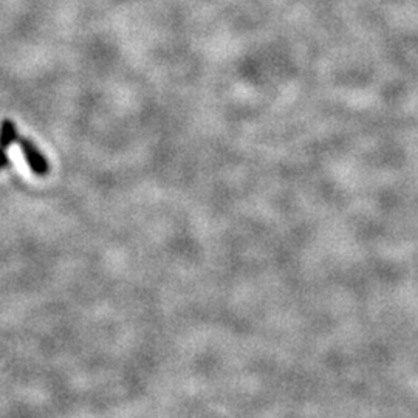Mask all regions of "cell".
I'll use <instances>...</instances> for the list:
<instances>
[{
    "label": "cell",
    "mask_w": 418,
    "mask_h": 418,
    "mask_svg": "<svg viewBox=\"0 0 418 418\" xmlns=\"http://www.w3.org/2000/svg\"><path fill=\"white\" fill-rule=\"evenodd\" d=\"M17 141H19L20 149H22L25 161L29 163L31 172L39 177H44L49 174V170H50L49 161H47V159L42 155V152H40V150L36 147V145H34L31 140L22 138V136H19Z\"/></svg>",
    "instance_id": "obj_1"
},
{
    "label": "cell",
    "mask_w": 418,
    "mask_h": 418,
    "mask_svg": "<svg viewBox=\"0 0 418 418\" xmlns=\"http://www.w3.org/2000/svg\"><path fill=\"white\" fill-rule=\"evenodd\" d=\"M8 166H10V159H8V155H6V149L0 147V170H3Z\"/></svg>",
    "instance_id": "obj_3"
},
{
    "label": "cell",
    "mask_w": 418,
    "mask_h": 418,
    "mask_svg": "<svg viewBox=\"0 0 418 418\" xmlns=\"http://www.w3.org/2000/svg\"><path fill=\"white\" fill-rule=\"evenodd\" d=\"M19 140L17 127L11 120L0 121V147L8 149L13 143Z\"/></svg>",
    "instance_id": "obj_2"
}]
</instances>
